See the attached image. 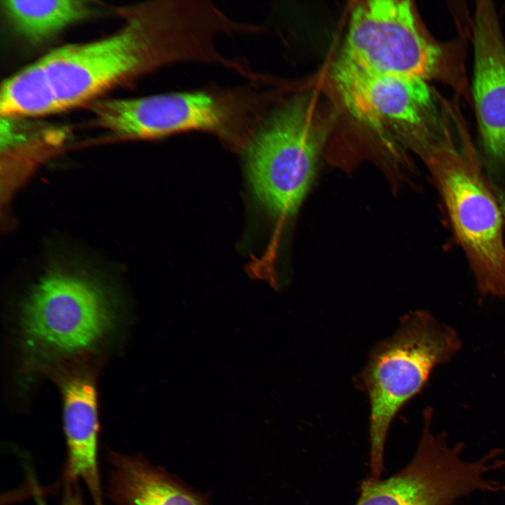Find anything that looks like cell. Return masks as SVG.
<instances>
[{
    "mask_svg": "<svg viewBox=\"0 0 505 505\" xmlns=\"http://www.w3.org/2000/svg\"><path fill=\"white\" fill-rule=\"evenodd\" d=\"M123 20L113 34L50 50L38 59L58 112L92 103L108 90L180 62L227 66L217 48L229 17L203 1H154L118 6Z\"/></svg>",
    "mask_w": 505,
    "mask_h": 505,
    "instance_id": "obj_1",
    "label": "cell"
},
{
    "mask_svg": "<svg viewBox=\"0 0 505 505\" xmlns=\"http://www.w3.org/2000/svg\"><path fill=\"white\" fill-rule=\"evenodd\" d=\"M450 123L424 160L480 291L505 298L501 213L461 114Z\"/></svg>",
    "mask_w": 505,
    "mask_h": 505,
    "instance_id": "obj_2",
    "label": "cell"
},
{
    "mask_svg": "<svg viewBox=\"0 0 505 505\" xmlns=\"http://www.w3.org/2000/svg\"><path fill=\"white\" fill-rule=\"evenodd\" d=\"M459 348L453 328L417 310L404 316L395 333L372 349L358 379L370 401L368 478H382L385 445L396 415L422 391L432 370Z\"/></svg>",
    "mask_w": 505,
    "mask_h": 505,
    "instance_id": "obj_3",
    "label": "cell"
},
{
    "mask_svg": "<svg viewBox=\"0 0 505 505\" xmlns=\"http://www.w3.org/2000/svg\"><path fill=\"white\" fill-rule=\"evenodd\" d=\"M261 90H205L90 103L95 123L122 137L150 139L189 130L206 131L245 144L264 113Z\"/></svg>",
    "mask_w": 505,
    "mask_h": 505,
    "instance_id": "obj_4",
    "label": "cell"
},
{
    "mask_svg": "<svg viewBox=\"0 0 505 505\" xmlns=\"http://www.w3.org/2000/svg\"><path fill=\"white\" fill-rule=\"evenodd\" d=\"M325 130L313 100L297 95L262 119L245 144L253 192L273 216H292L316 174Z\"/></svg>",
    "mask_w": 505,
    "mask_h": 505,
    "instance_id": "obj_5",
    "label": "cell"
},
{
    "mask_svg": "<svg viewBox=\"0 0 505 505\" xmlns=\"http://www.w3.org/2000/svg\"><path fill=\"white\" fill-rule=\"evenodd\" d=\"M331 74L349 114L386 142L424 159L443 135L450 105L438 100L426 81L370 73L340 58Z\"/></svg>",
    "mask_w": 505,
    "mask_h": 505,
    "instance_id": "obj_6",
    "label": "cell"
},
{
    "mask_svg": "<svg viewBox=\"0 0 505 505\" xmlns=\"http://www.w3.org/2000/svg\"><path fill=\"white\" fill-rule=\"evenodd\" d=\"M339 58L370 73L436 79L465 90L461 69L452 65L449 49L422 32L409 1L358 2Z\"/></svg>",
    "mask_w": 505,
    "mask_h": 505,
    "instance_id": "obj_7",
    "label": "cell"
},
{
    "mask_svg": "<svg viewBox=\"0 0 505 505\" xmlns=\"http://www.w3.org/2000/svg\"><path fill=\"white\" fill-rule=\"evenodd\" d=\"M433 413H423V426L415 453L399 471L385 479L369 478L360 485L354 505H452L478 492H494L498 482L492 456L476 460L464 457L465 444L450 443L445 432L435 433Z\"/></svg>",
    "mask_w": 505,
    "mask_h": 505,
    "instance_id": "obj_8",
    "label": "cell"
},
{
    "mask_svg": "<svg viewBox=\"0 0 505 505\" xmlns=\"http://www.w3.org/2000/svg\"><path fill=\"white\" fill-rule=\"evenodd\" d=\"M108 294L96 282L62 271L46 274L26 299L22 330L36 345L72 354L93 346L112 325Z\"/></svg>",
    "mask_w": 505,
    "mask_h": 505,
    "instance_id": "obj_9",
    "label": "cell"
},
{
    "mask_svg": "<svg viewBox=\"0 0 505 505\" xmlns=\"http://www.w3.org/2000/svg\"><path fill=\"white\" fill-rule=\"evenodd\" d=\"M473 96L484 150L505 160V40L491 1L477 3L473 23Z\"/></svg>",
    "mask_w": 505,
    "mask_h": 505,
    "instance_id": "obj_10",
    "label": "cell"
},
{
    "mask_svg": "<svg viewBox=\"0 0 505 505\" xmlns=\"http://www.w3.org/2000/svg\"><path fill=\"white\" fill-rule=\"evenodd\" d=\"M62 393L68 473L73 478L83 480L100 505L97 464L99 426L94 384L88 377H72L63 382Z\"/></svg>",
    "mask_w": 505,
    "mask_h": 505,
    "instance_id": "obj_11",
    "label": "cell"
},
{
    "mask_svg": "<svg viewBox=\"0 0 505 505\" xmlns=\"http://www.w3.org/2000/svg\"><path fill=\"white\" fill-rule=\"evenodd\" d=\"M112 480L119 505H209L203 495L140 457L116 458Z\"/></svg>",
    "mask_w": 505,
    "mask_h": 505,
    "instance_id": "obj_12",
    "label": "cell"
},
{
    "mask_svg": "<svg viewBox=\"0 0 505 505\" xmlns=\"http://www.w3.org/2000/svg\"><path fill=\"white\" fill-rule=\"evenodd\" d=\"M1 8L13 29L33 44L45 43L93 12L91 2L81 0H4Z\"/></svg>",
    "mask_w": 505,
    "mask_h": 505,
    "instance_id": "obj_13",
    "label": "cell"
},
{
    "mask_svg": "<svg viewBox=\"0 0 505 505\" xmlns=\"http://www.w3.org/2000/svg\"><path fill=\"white\" fill-rule=\"evenodd\" d=\"M55 113L56 104L38 60L2 82L1 117L29 119Z\"/></svg>",
    "mask_w": 505,
    "mask_h": 505,
    "instance_id": "obj_14",
    "label": "cell"
},
{
    "mask_svg": "<svg viewBox=\"0 0 505 505\" xmlns=\"http://www.w3.org/2000/svg\"><path fill=\"white\" fill-rule=\"evenodd\" d=\"M503 210H504V213H505V203H504V208H503Z\"/></svg>",
    "mask_w": 505,
    "mask_h": 505,
    "instance_id": "obj_15",
    "label": "cell"
},
{
    "mask_svg": "<svg viewBox=\"0 0 505 505\" xmlns=\"http://www.w3.org/2000/svg\"><path fill=\"white\" fill-rule=\"evenodd\" d=\"M502 490H504V493H505V486H503Z\"/></svg>",
    "mask_w": 505,
    "mask_h": 505,
    "instance_id": "obj_16",
    "label": "cell"
},
{
    "mask_svg": "<svg viewBox=\"0 0 505 505\" xmlns=\"http://www.w3.org/2000/svg\"><path fill=\"white\" fill-rule=\"evenodd\" d=\"M71 505H78V504H71Z\"/></svg>",
    "mask_w": 505,
    "mask_h": 505,
    "instance_id": "obj_17",
    "label": "cell"
}]
</instances>
